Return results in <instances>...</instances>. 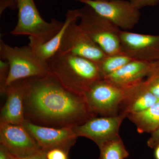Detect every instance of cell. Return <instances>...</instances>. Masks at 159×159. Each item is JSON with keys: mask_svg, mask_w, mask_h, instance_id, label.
<instances>
[{"mask_svg": "<svg viewBox=\"0 0 159 159\" xmlns=\"http://www.w3.org/2000/svg\"><path fill=\"white\" fill-rule=\"evenodd\" d=\"M0 159H14V157L3 145H0Z\"/></svg>", "mask_w": 159, "mask_h": 159, "instance_id": "26", "label": "cell"}, {"mask_svg": "<svg viewBox=\"0 0 159 159\" xmlns=\"http://www.w3.org/2000/svg\"><path fill=\"white\" fill-rule=\"evenodd\" d=\"M126 116L127 114L123 112L117 116L95 117L73 129L77 137L90 139L99 146L104 142L119 136L120 125Z\"/></svg>", "mask_w": 159, "mask_h": 159, "instance_id": "10", "label": "cell"}, {"mask_svg": "<svg viewBox=\"0 0 159 159\" xmlns=\"http://www.w3.org/2000/svg\"><path fill=\"white\" fill-rule=\"evenodd\" d=\"M23 124L43 151L57 147L70 149L78 138L73 127L43 126L27 119Z\"/></svg>", "mask_w": 159, "mask_h": 159, "instance_id": "11", "label": "cell"}, {"mask_svg": "<svg viewBox=\"0 0 159 159\" xmlns=\"http://www.w3.org/2000/svg\"><path fill=\"white\" fill-rule=\"evenodd\" d=\"M6 94L7 99L1 110L0 123L23 124L25 120L23 79L8 86Z\"/></svg>", "mask_w": 159, "mask_h": 159, "instance_id": "14", "label": "cell"}, {"mask_svg": "<svg viewBox=\"0 0 159 159\" xmlns=\"http://www.w3.org/2000/svg\"><path fill=\"white\" fill-rule=\"evenodd\" d=\"M23 80L25 118L32 123L74 127L96 117L84 94L67 89L51 74Z\"/></svg>", "mask_w": 159, "mask_h": 159, "instance_id": "1", "label": "cell"}, {"mask_svg": "<svg viewBox=\"0 0 159 159\" xmlns=\"http://www.w3.org/2000/svg\"><path fill=\"white\" fill-rule=\"evenodd\" d=\"M74 1H78V2H81V1H82V0H74ZM95 1H105V0H95Z\"/></svg>", "mask_w": 159, "mask_h": 159, "instance_id": "29", "label": "cell"}, {"mask_svg": "<svg viewBox=\"0 0 159 159\" xmlns=\"http://www.w3.org/2000/svg\"><path fill=\"white\" fill-rule=\"evenodd\" d=\"M80 28L107 55L122 53L121 30L88 5L79 9Z\"/></svg>", "mask_w": 159, "mask_h": 159, "instance_id": "5", "label": "cell"}, {"mask_svg": "<svg viewBox=\"0 0 159 159\" xmlns=\"http://www.w3.org/2000/svg\"><path fill=\"white\" fill-rule=\"evenodd\" d=\"M127 116L136 125L139 133H152L159 128V101L145 111Z\"/></svg>", "mask_w": 159, "mask_h": 159, "instance_id": "17", "label": "cell"}, {"mask_svg": "<svg viewBox=\"0 0 159 159\" xmlns=\"http://www.w3.org/2000/svg\"><path fill=\"white\" fill-rule=\"evenodd\" d=\"M155 74V75H158V76H159V70L158 71H157V72L156 73H155V74Z\"/></svg>", "mask_w": 159, "mask_h": 159, "instance_id": "30", "label": "cell"}, {"mask_svg": "<svg viewBox=\"0 0 159 159\" xmlns=\"http://www.w3.org/2000/svg\"><path fill=\"white\" fill-rule=\"evenodd\" d=\"M159 101L146 89L144 80L134 84L131 96L125 104L124 112L127 114L140 112L147 109Z\"/></svg>", "mask_w": 159, "mask_h": 159, "instance_id": "16", "label": "cell"}, {"mask_svg": "<svg viewBox=\"0 0 159 159\" xmlns=\"http://www.w3.org/2000/svg\"><path fill=\"white\" fill-rule=\"evenodd\" d=\"M146 89L159 99V76L153 74L144 80Z\"/></svg>", "mask_w": 159, "mask_h": 159, "instance_id": "22", "label": "cell"}, {"mask_svg": "<svg viewBox=\"0 0 159 159\" xmlns=\"http://www.w3.org/2000/svg\"><path fill=\"white\" fill-rule=\"evenodd\" d=\"M133 85L121 86L104 79L93 83L84 93L91 110L95 115H118L119 107L131 96Z\"/></svg>", "mask_w": 159, "mask_h": 159, "instance_id": "6", "label": "cell"}, {"mask_svg": "<svg viewBox=\"0 0 159 159\" xmlns=\"http://www.w3.org/2000/svg\"><path fill=\"white\" fill-rule=\"evenodd\" d=\"M18 11L17 25L10 32L14 35H28L38 41L45 43L60 30L64 22L52 19L50 22L41 16L34 0H16Z\"/></svg>", "mask_w": 159, "mask_h": 159, "instance_id": "4", "label": "cell"}, {"mask_svg": "<svg viewBox=\"0 0 159 159\" xmlns=\"http://www.w3.org/2000/svg\"><path fill=\"white\" fill-rule=\"evenodd\" d=\"M99 147V159H125L129 155L120 136L104 142Z\"/></svg>", "mask_w": 159, "mask_h": 159, "instance_id": "18", "label": "cell"}, {"mask_svg": "<svg viewBox=\"0 0 159 159\" xmlns=\"http://www.w3.org/2000/svg\"><path fill=\"white\" fill-rule=\"evenodd\" d=\"M120 37L122 53L135 60L159 61V35L121 30Z\"/></svg>", "mask_w": 159, "mask_h": 159, "instance_id": "12", "label": "cell"}, {"mask_svg": "<svg viewBox=\"0 0 159 159\" xmlns=\"http://www.w3.org/2000/svg\"><path fill=\"white\" fill-rule=\"evenodd\" d=\"M14 159H19L17 158L16 157H14Z\"/></svg>", "mask_w": 159, "mask_h": 159, "instance_id": "31", "label": "cell"}, {"mask_svg": "<svg viewBox=\"0 0 159 159\" xmlns=\"http://www.w3.org/2000/svg\"><path fill=\"white\" fill-rule=\"evenodd\" d=\"M19 159H46L45 154L44 151L42 150L39 152L34 154V155L27 157L24 158H18Z\"/></svg>", "mask_w": 159, "mask_h": 159, "instance_id": "27", "label": "cell"}, {"mask_svg": "<svg viewBox=\"0 0 159 159\" xmlns=\"http://www.w3.org/2000/svg\"><path fill=\"white\" fill-rule=\"evenodd\" d=\"M0 143L18 158L31 156L42 150L23 124L0 123Z\"/></svg>", "mask_w": 159, "mask_h": 159, "instance_id": "9", "label": "cell"}, {"mask_svg": "<svg viewBox=\"0 0 159 159\" xmlns=\"http://www.w3.org/2000/svg\"><path fill=\"white\" fill-rule=\"evenodd\" d=\"M79 9H70L66 13L65 20L61 29L54 37L45 43H42L29 37V45L36 56L41 60L47 62L59 50L61 43L68 26L74 21L80 19Z\"/></svg>", "mask_w": 159, "mask_h": 159, "instance_id": "15", "label": "cell"}, {"mask_svg": "<svg viewBox=\"0 0 159 159\" xmlns=\"http://www.w3.org/2000/svg\"><path fill=\"white\" fill-rule=\"evenodd\" d=\"M70 150L68 148L57 147L44 151L47 159H69Z\"/></svg>", "mask_w": 159, "mask_h": 159, "instance_id": "21", "label": "cell"}, {"mask_svg": "<svg viewBox=\"0 0 159 159\" xmlns=\"http://www.w3.org/2000/svg\"><path fill=\"white\" fill-rule=\"evenodd\" d=\"M159 70V61H146L134 60L103 79L121 86H128L143 81Z\"/></svg>", "mask_w": 159, "mask_h": 159, "instance_id": "13", "label": "cell"}, {"mask_svg": "<svg viewBox=\"0 0 159 159\" xmlns=\"http://www.w3.org/2000/svg\"><path fill=\"white\" fill-rule=\"evenodd\" d=\"M134 60L135 59L122 53L107 55L98 65L103 78L118 71Z\"/></svg>", "mask_w": 159, "mask_h": 159, "instance_id": "19", "label": "cell"}, {"mask_svg": "<svg viewBox=\"0 0 159 159\" xmlns=\"http://www.w3.org/2000/svg\"><path fill=\"white\" fill-rule=\"evenodd\" d=\"M7 8L13 9L16 8V0H0V14L2 15Z\"/></svg>", "mask_w": 159, "mask_h": 159, "instance_id": "24", "label": "cell"}, {"mask_svg": "<svg viewBox=\"0 0 159 159\" xmlns=\"http://www.w3.org/2000/svg\"><path fill=\"white\" fill-rule=\"evenodd\" d=\"M9 66L7 61L0 60V91L1 94L6 93V82L9 76Z\"/></svg>", "mask_w": 159, "mask_h": 159, "instance_id": "20", "label": "cell"}, {"mask_svg": "<svg viewBox=\"0 0 159 159\" xmlns=\"http://www.w3.org/2000/svg\"><path fill=\"white\" fill-rule=\"evenodd\" d=\"M159 144V128L152 133V135L148 142V146L154 148Z\"/></svg>", "mask_w": 159, "mask_h": 159, "instance_id": "25", "label": "cell"}, {"mask_svg": "<svg viewBox=\"0 0 159 159\" xmlns=\"http://www.w3.org/2000/svg\"><path fill=\"white\" fill-rule=\"evenodd\" d=\"M155 148L154 157L156 159H159V144L157 145Z\"/></svg>", "mask_w": 159, "mask_h": 159, "instance_id": "28", "label": "cell"}, {"mask_svg": "<svg viewBox=\"0 0 159 159\" xmlns=\"http://www.w3.org/2000/svg\"><path fill=\"white\" fill-rule=\"evenodd\" d=\"M0 57L9 64L7 88L17 80L50 74L48 63L39 59L29 45L20 48L12 47L1 39Z\"/></svg>", "mask_w": 159, "mask_h": 159, "instance_id": "3", "label": "cell"}, {"mask_svg": "<svg viewBox=\"0 0 159 159\" xmlns=\"http://www.w3.org/2000/svg\"><path fill=\"white\" fill-rule=\"evenodd\" d=\"M47 63L50 74L78 93L84 95L93 83L103 79L97 63L73 54L57 52Z\"/></svg>", "mask_w": 159, "mask_h": 159, "instance_id": "2", "label": "cell"}, {"mask_svg": "<svg viewBox=\"0 0 159 159\" xmlns=\"http://www.w3.org/2000/svg\"><path fill=\"white\" fill-rule=\"evenodd\" d=\"M101 16L122 31L132 30L141 18L140 9L128 0H82Z\"/></svg>", "mask_w": 159, "mask_h": 159, "instance_id": "7", "label": "cell"}, {"mask_svg": "<svg viewBox=\"0 0 159 159\" xmlns=\"http://www.w3.org/2000/svg\"><path fill=\"white\" fill-rule=\"evenodd\" d=\"M140 9L149 6H153L159 3V0H128Z\"/></svg>", "mask_w": 159, "mask_h": 159, "instance_id": "23", "label": "cell"}, {"mask_svg": "<svg viewBox=\"0 0 159 159\" xmlns=\"http://www.w3.org/2000/svg\"><path fill=\"white\" fill-rule=\"evenodd\" d=\"M77 21L68 26L58 52L76 55L98 64L107 55L80 28Z\"/></svg>", "mask_w": 159, "mask_h": 159, "instance_id": "8", "label": "cell"}]
</instances>
